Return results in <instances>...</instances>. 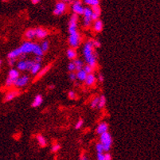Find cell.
<instances>
[{"label":"cell","instance_id":"obj_1","mask_svg":"<svg viewBox=\"0 0 160 160\" xmlns=\"http://www.w3.org/2000/svg\"><path fill=\"white\" fill-rule=\"evenodd\" d=\"M93 48L94 47L91 41L85 42V44L84 45V48H83V54H84L86 63L89 65L93 69H95L96 67L97 55L96 53H94Z\"/></svg>","mask_w":160,"mask_h":160},{"label":"cell","instance_id":"obj_2","mask_svg":"<svg viewBox=\"0 0 160 160\" xmlns=\"http://www.w3.org/2000/svg\"><path fill=\"white\" fill-rule=\"evenodd\" d=\"M100 141L103 144L104 146V151L107 152L109 151L111 149V146H112V139L110 133L107 131L102 134H101V137H100Z\"/></svg>","mask_w":160,"mask_h":160},{"label":"cell","instance_id":"obj_3","mask_svg":"<svg viewBox=\"0 0 160 160\" xmlns=\"http://www.w3.org/2000/svg\"><path fill=\"white\" fill-rule=\"evenodd\" d=\"M81 38L80 34L77 31L75 33L70 34L69 37V44L71 48L76 49L79 47V45H81Z\"/></svg>","mask_w":160,"mask_h":160},{"label":"cell","instance_id":"obj_4","mask_svg":"<svg viewBox=\"0 0 160 160\" xmlns=\"http://www.w3.org/2000/svg\"><path fill=\"white\" fill-rule=\"evenodd\" d=\"M77 22H78V15L73 14L72 15L69 22V33L72 34L77 31Z\"/></svg>","mask_w":160,"mask_h":160},{"label":"cell","instance_id":"obj_5","mask_svg":"<svg viewBox=\"0 0 160 160\" xmlns=\"http://www.w3.org/2000/svg\"><path fill=\"white\" fill-rule=\"evenodd\" d=\"M34 45H35V43H33V42H24V43L20 46L22 53V54H26L33 53Z\"/></svg>","mask_w":160,"mask_h":160},{"label":"cell","instance_id":"obj_6","mask_svg":"<svg viewBox=\"0 0 160 160\" xmlns=\"http://www.w3.org/2000/svg\"><path fill=\"white\" fill-rule=\"evenodd\" d=\"M29 77L28 76H22V77H18V79L15 81V86L17 88H22L24 86H26L28 82H29Z\"/></svg>","mask_w":160,"mask_h":160},{"label":"cell","instance_id":"obj_7","mask_svg":"<svg viewBox=\"0 0 160 160\" xmlns=\"http://www.w3.org/2000/svg\"><path fill=\"white\" fill-rule=\"evenodd\" d=\"M35 38L38 39H43L48 35V31L42 27H38L35 30Z\"/></svg>","mask_w":160,"mask_h":160},{"label":"cell","instance_id":"obj_8","mask_svg":"<svg viewBox=\"0 0 160 160\" xmlns=\"http://www.w3.org/2000/svg\"><path fill=\"white\" fill-rule=\"evenodd\" d=\"M84 6H82L81 3H72V10L75 14L78 15H82L84 12Z\"/></svg>","mask_w":160,"mask_h":160},{"label":"cell","instance_id":"obj_9","mask_svg":"<svg viewBox=\"0 0 160 160\" xmlns=\"http://www.w3.org/2000/svg\"><path fill=\"white\" fill-rule=\"evenodd\" d=\"M96 81V78L95 75L93 74L92 72L87 74V77H86V78L84 80L85 84H87L88 86H93L95 84Z\"/></svg>","mask_w":160,"mask_h":160},{"label":"cell","instance_id":"obj_10","mask_svg":"<svg viewBox=\"0 0 160 160\" xmlns=\"http://www.w3.org/2000/svg\"><path fill=\"white\" fill-rule=\"evenodd\" d=\"M108 130V124H107V123H105V122H102V123H101V124L97 126V128H96V132L97 134L101 135V134H102V133L105 132V131H107Z\"/></svg>","mask_w":160,"mask_h":160},{"label":"cell","instance_id":"obj_11","mask_svg":"<svg viewBox=\"0 0 160 160\" xmlns=\"http://www.w3.org/2000/svg\"><path fill=\"white\" fill-rule=\"evenodd\" d=\"M19 95V92L18 91H10L9 92L6 93V96H5V99H4V101L5 102H8V101H12L13 99H15V98Z\"/></svg>","mask_w":160,"mask_h":160},{"label":"cell","instance_id":"obj_12","mask_svg":"<svg viewBox=\"0 0 160 160\" xmlns=\"http://www.w3.org/2000/svg\"><path fill=\"white\" fill-rule=\"evenodd\" d=\"M43 102V98H42V95H37L35 97H34V100L32 103V107L33 108H38L39 107Z\"/></svg>","mask_w":160,"mask_h":160},{"label":"cell","instance_id":"obj_13","mask_svg":"<svg viewBox=\"0 0 160 160\" xmlns=\"http://www.w3.org/2000/svg\"><path fill=\"white\" fill-rule=\"evenodd\" d=\"M19 77V72L18 70L17 69H11L9 72H8V77L10 78L11 80H13L15 82V81L18 79V77Z\"/></svg>","mask_w":160,"mask_h":160},{"label":"cell","instance_id":"obj_14","mask_svg":"<svg viewBox=\"0 0 160 160\" xmlns=\"http://www.w3.org/2000/svg\"><path fill=\"white\" fill-rule=\"evenodd\" d=\"M22 50H21V49L20 47L19 48H17L15 49V50H12L10 51L8 54H7V58L10 59V58H16L18 57L20 54H22Z\"/></svg>","mask_w":160,"mask_h":160},{"label":"cell","instance_id":"obj_15","mask_svg":"<svg viewBox=\"0 0 160 160\" xmlns=\"http://www.w3.org/2000/svg\"><path fill=\"white\" fill-rule=\"evenodd\" d=\"M66 54H67V57L70 60H74L77 58V53L75 49L73 48H69L66 51Z\"/></svg>","mask_w":160,"mask_h":160},{"label":"cell","instance_id":"obj_16","mask_svg":"<svg viewBox=\"0 0 160 160\" xmlns=\"http://www.w3.org/2000/svg\"><path fill=\"white\" fill-rule=\"evenodd\" d=\"M55 9L61 11L62 13L64 14L65 12L66 11V9H67V5H66V3L63 2V1H59L56 3L55 5Z\"/></svg>","mask_w":160,"mask_h":160},{"label":"cell","instance_id":"obj_17","mask_svg":"<svg viewBox=\"0 0 160 160\" xmlns=\"http://www.w3.org/2000/svg\"><path fill=\"white\" fill-rule=\"evenodd\" d=\"M76 76H77V79L79 80L80 81H84L86 77H87V73L82 69L77 71V72L76 73Z\"/></svg>","mask_w":160,"mask_h":160},{"label":"cell","instance_id":"obj_18","mask_svg":"<svg viewBox=\"0 0 160 160\" xmlns=\"http://www.w3.org/2000/svg\"><path fill=\"white\" fill-rule=\"evenodd\" d=\"M93 28H94V30L97 33L102 31V30H103V22H102V21H101L100 19L96 20L95 23H94Z\"/></svg>","mask_w":160,"mask_h":160},{"label":"cell","instance_id":"obj_19","mask_svg":"<svg viewBox=\"0 0 160 160\" xmlns=\"http://www.w3.org/2000/svg\"><path fill=\"white\" fill-rule=\"evenodd\" d=\"M41 63L40 62H35L34 65H33V67L31 68L30 69V72L33 75H36V74H38V72L40 71L41 69Z\"/></svg>","mask_w":160,"mask_h":160},{"label":"cell","instance_id":"obj_20","mask_svg":"<svg viewBox=\"0 0 160 160\" xmlns=\"http://www.w3.org/2000/svg\"><path fill=\"white\" fill-rule=\"evenodd\" d=\"M25 38L27 40H33L35 38V30L34 29H30L26 31Z\"/></svg>","mask_w":160,"mask_h":160},{"label":"cell","instance_id":"obj_21","mask_svg":"<svg viewBox=\"0 0 160 160\" xmlns=\"http://www.w3.org/2000/svg\"><path fill=\"white\" fill-rule=\"evenodd\" d=\"M17 69L20 71H25L27 70L26 66V61L25 60H20L19 62L17 64Z\"/></svg>","mask_w":160,"mask_h":160},{"label":"cell","instance_id":"obj_22","mask_svg":"<svg viewBox=\"0 0 160 160\" xmlns=\"http://www.w3.org/2000/svg\"><path fill=\"white\" fill-rule=\"evenodd\" d=\"M33 53H34L35 55H38V56H43V54H44V52H43L42 50L41 45H38V44H35V45H34Z\"/></svg>","mask_w":160,"mask_h":160},{"label":"cell","instance_id":"obj_23","mask_svg":"<svg viewBox=\"0 0 160 160\" xmlns=\"http://www.w3.org/2000/svg\"><path fill=\"white\" fill-rule=\"evenodd\" d=\"M105 104H106V97L104 95L99 96V102H98L97 108L99 109H102L103 108H104Z\"/></svg>","mask_w":160,"mask_h":160},{"label":"cell","instance_id":"obj_24","mask_svg":"<svg viewBox=\"0 0 160 160\" xmlns=\"http://www.w3.org/2000/svg\"><path fill=\"white\" fill-rule=\"evenodd\" d=\"M73 63H74L75 65V68H76V70L78 71L80 69H82L83 67H84V63H83V61L79 60V59H74L73 60Z\"/></svg>","mask_w":160,"mask_h":160},{"label":"cell","instance_id":"obj_25","mask_svg":"<svg viewBox=\"0 0 160 160\" xmlns=\"http://www.w3.org/2000/svg\"><path fill=\"white\" fill-rule=\"evenodd\" d=\"M37 139H38V142L39 143V145L42 146V147H44L46 146V140L45 139V137L43 136L42 135H37Z\"/></svg>","mask_w":160,"mask_h":160},{"label":"cell","instance_id":"obj_26","mask_svg":"<svg viewBox=\"0 0 160 160\" xmlns=\"http://www.w3.org/2000/svg\"><path fill=\"white\" fill-rule=\"evenodd\" d=\"M50 67H51V65H47V66H45V68H43L42 69H40V71L38 72V78H40V77H43L45 73H47V72L50 70Z\"/></svg>","mask_w":160,"mask_h":160},{"label":"cell","instance_id":"obj_27","mask_svg":"<svg viewBox=\"0 0 160 160\" xmlns=\"http://www.w3.org/2000/svg\"><path fill=\"white\" fill-rule=\"evenodd\" d=\"M84 3L86 5L92 6L95 5H100V0H83Z\"/></svg>","mask_w":160,"mask_h":160},{"label":"cell","instance_id":"obj_28","mask_svg":"<svg viewBox=\"0 0 160 160\" xmlns=\"http://www.w3.org/2000/svg\"><path fill=\"white\" fill-rule=\"evenodd\" d=\"M92 13H95L98 15H101V8L100 6V5H95L92 6Z\"/></svg>","mask_w":160,"mask_h":160},{"label":"cell","instance_id":"obj_29","mask_svg":"<svg viewBox=\"0 0 160 160\" xmlns=\"http://www.w3.org/2000/svg\"><path fill=\"white\" fill-rule=\"evenodd\" d=\"M92 14V10L91 7H85L84 8V12H83V15L84 17H91Z\"/></svg>","mask_w":160,"mask_h":160},{"label":"cell","instance_id":"obj_30","mask_svg":"<svg viewBox=\"0 0 160 160\" xmlns=\"http://www.w3.org/2000/svg\"><path fill=\"white\" fill-rule=\"evenodd\" d=\"M83 22H84V26L85 27H89V26H91L92 20L91 17H84V21Z\"/></svg>","mask_w":160,"mask_h":160},{"label":"cell","instance_id":"obj_31","mask_svg":"<svg viewBox=\"0 0 160 160\" xmlns=\"http://www.w3.org/2000/svg\"><path fill=\"white\" fill-rule=\"evenodd\" d=\"M49 47H50V43H49L48 41H44L41 45V48H42V50L44 53L46 52L49 50Z\"/></svg>","mask_w":160,"mask_h":160},{"label":"cell","instance_id":"obj_32","mask_svg":"<svg viewBox=\"0 0 160 160\" xmlns=\"http://www.w3.org/2000/svg\"><path fill=\"white\" fill-rule=\"evenodd\" d=\"M98 102H99V96H96L94 99L91 101V104H90L91 108H97Z\"/></svg>","mask_w":160,"mask_h":160},{"label":"cell","instance_id":"obj_33","mask_svg":"<svg viewBox=\"0 0 160 160\" xmlns=\"http://www.w3.org/2000/svg\"><path fill=\"white\" fill-rule=\"evenodd\" d=\"M83 69L84 70V72L87 73V74H89V73H92V72H93V68L92 67H91L89 65H84V67H83Z\"/></svg>","mask_w":160,"mask_h":160},{"label":"cell","instance_id":"obj_34","mask_svg":"<svg viewBox=\"0 0 160 160\" xmlns=\"http://www.w3.org/2000/svg\"><path fill=\"white\" fill-rule=\"evenodd\" d=\"M96 152H104V146H103V144L101 143H99L96 145Z\"/></svg>","mask_w":160,"mask_h":160},{"label":"cell","instance_id":"obj_35","mask_svg":"<svg viewBox=\"0 0 160 160\" xmlns=\"http://www.w3.org/2000/svg\"><path fill=\"white\" fill-rule=\"evenodd\" d=\"M26 61V66H27V70H30L31 68L33 67V65H34L35 61H32V60H28V61Z\"/></svg>","mask_w":160,"mask_h":160},{"label":"cell","instance_id":"obj_36","mask_svg":"<svg viewBox=\"0 0 160 160\" xmlns=\"http://www.w3.org/2000/svg\"><path fill=\"white\" fill-rule=\"evenodd\" d=\"M68 69L69 72H73L76 70V68H75V65L73 63V61H71V62L69 63L68 65Z\"/></svg>","mask_w":160,"mask_h":160},{"label":"cell","instance_id":"obj_37","mask_svg":"<svg viewBox=\"0 0 160 160\" xmlns=\"http://www.w3.org/2000/svg\"><path fill=\"white\" fill-rule=\"evenodd\" d=\"M69 77V80L72 81H75L77 80V76H76V73L74 72V71L70 72Z\"/></svg>","mask_w":160,"mask_h":160},{"label":"cell","instance_id":"obj_38","mask_svg":"<svg viewBox=\"0 0 160 160\" xmlns=\"http://www.w3.org/2000/svg\"><path fill=\"white\" fill-rule=\"evenodd\" d=\"M68 96H69V99H71V100H75L76 97H77L75 92H73V91H69V93H68Z\"/></svg>","mask_w":160,"mask_h":160},{"label":"cell","instance_id":"obj_39","mask_svg":"<svg viewBox=\"0 0 160 160\" xmlns=\"http://www.w3.org/2000/svg\"><path fill=\"white\" fill-rule=\"evenodd\" d=\"M83 124H84V120L83 119H79L77 122V124H76V125H75V128L76 129H80L82 126H83Z\"/></svg>","mask_w":160,"mask_h":160},{"label":"cell","instance_id":"obj_40","mask_svg":"<svg viewBox=\"0 0 160 160\" xmlns=\"http://www.w3.org/2000/svg\"><path fill=\"white\" fill-rule=\"evenodd\" d=\"M92 42V44L93 45V47H96V48H100L101 46V44L99 41L97 40H91Z\"/></svg>","mask_w":160,"mask_h":160},{"label":"cell","instance_id":"obj_41","mask_svg":"<svg viewBox=\"0 0 160 160\" xmlns=\"http://www.w3.org/2000/svg\"><path fill=\"white\" fill-rule=\"evenodd\" d=\"M60 148H61V146H60L59 144H54V145L52 146L51 151H52L53 153L57 152V151H58L60 150Z\"/></svg>","mask_w":160,"mask_h":160},{"label":"cell","instance_id":"obj_42","mask_svg":"<svg viewBox=\"0 0 160 160\" xmlns=\"http://www.w3.org/2000/svg\"><path fill=\"white\" fill-rule=\"evenodd\" d=\"M97 159L98 160H104V152H97Z\"/></svg>","mask_w":160,"mask_h":160},{"label":"cell","instance_id":"obj_43","mask_svg":"<svg viewBox=\"0 0 160 160\" xmlns=\"http://www.w3.org/2000/svg\"><path fill=\"white\" fill-rule=\"evenodd\" d=\"M15 59L16 58H10V59H8L9 61H8V64H9V65L10 66H14L15 65Z\"/></svg>","mask_w":160,"mask_h":160},{"label":"cell","instance_id":"obj_44","mask_svg":"<svg viewBox=\"0 0 160 160\" xmlns=\"http://www.w3.org/2000/svg\"><path fill=\"white\" fill-rule=\"evenodd\" d=\"M42 56H38V55H36L35 58H34V61L35 62H42Z\"/></svg>","mask_w":160,"mask_h":160},{"label":"cell","instance_id":"obj_45","mask_svg":"<svg viewBox=\"0 0 160 160\" xmlns=\"http://www.w3.org/2000/svg\"><path fill=\"white\" fill-rule=\"evenodd\" d=\"M54 15H57V16H61V15H63V13H62L61 11L57 10V9H54Z\"/></svg>","mask_w":160,"mask_h":160},{"label":"cell","instance_id":"obj_46","mask_svg":"<svg viewBox=\"0 0 160 160\" xmlns=\"http://www.w3.org/2000/svg\"><path fill=\"white\" fill-rule=\"evenodd\" d=\"M99 15H96V14H95V13H92V15H91V18H92V21H96V20H97V19H99Z\"/></svg>","mask_w":160,"mask_h":160},{"label":"cell","instance_id":"obj_47","mask_svg":"<svg viewBox=\"0 0 160 160\" xmlns=\"http://www.w3.org/2000/svg\"><path fill=\"white\" fill-rule=\"evenodd\" d=\"M112 159V155H111L110 153H108V151H107L106 154H104V160H111Z\"/></svg>","mask_w":160,"mask_h":160},{"label":"cell","instance_id":"obj_48","mask_svg":"<svg viewBox=\"0 0 160 160\" xmlns=\"http://www.w3.org/2000/svg\"><path fill=\"white\" fill-rule=\"evenodd\" d=\"M98 80H99L100 82H103L104 80V77L102 74H99L98 75Z\"/></svg>","mask_w":160,"mask_h":160},{"label":"cell","instance_id":"obj_49","mask_svg":"<svg viewBox=\"0 0 160 160\" xmlns=\"http://www.w3.org/2000/svg\"><path fill=\"white\" fill-rule=\"evenodd\" d=\"M18 57H19L20 60H25L26 57V54H20Z\"/></svg>","mask_w":160,"mask_h":160},{"label":"cell","instance_id":"obj_50","mask_svg":"<svg viewBox=\"0 0 160 160\" xmlns=\"http://www.w3.org/2000/svg\"><path fill=\"white\" fill-rule=\"evenodd\" d=\"M40 1L41 0H31V2H32V3L33 4H38L39 3H40Z\"/></svg>","mask_w":160,"mask_h":160},{"label":"cell","instance_id":"obj_51","mask_svg":"<svg viewBox=\"0 0 160 160\" xmlns=\"http://www.w3.org/2000/svg\"><path fill=\"white\" fill-rule=\"evenodd\" d=\"M63 2H65V3H72L73 0H62Z\"/></svg>","mask_w":160,"mask_h":160},{"label":"cell","instance_id":"obj_52","mask_svg":"<svg viewBox=\"0 0 160 160\" xmlns=\"http://www.w3.org/2000/svg\"><path fill=\"white\" fill-rule=\"evenodd\" d=\"M49 89H54V85H50V87H49Z\"/></svg>","mask_w":160,"mask_h":160},{"label":"cell","instance_id":"obj_53","mask_svg":"<svg viewBox=\"0 0 160 160\" xmlns=\"http://www.w3.org/2000/svg\"><path fill=\"white\" fill-rule=\"evenodd\" d=\"M81 159H82V160H87V159H88V158H87V157H81Z\"/></svg>","mask_w":160,"mask_h":160},{"label":"cell","instance_id":"obj_54","mask_svg":"<svg viewBox=\"0 0 160 160\" xmlns=\"http://www.w3.org/2000/svg\"><path fill=\"white\" fill-rule=\"evenodd\" d=\"M2 64H3V61L0 60V69H1V66H2Z\"/></svg>","mask_w":160,"mask_h":160}]
</instances>
